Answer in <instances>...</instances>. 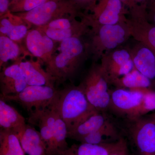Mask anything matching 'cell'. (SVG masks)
<instances>
[{
    "label": "cell",
    "instance_id": "603a6c76",
    "mask_svg": "<svg viewBox=\"0 0 155 155\" xmlns=\"http://www.w3.org/2000/svg\"><path fill=\"white\" fill-rule=\"evenodd\" d=\"M111 84L116 88L127 89L153 90L155 87L151 81L135 68L127 75L114 81Z\"/></svg>",
    "mask_w": 155,
    "mask_h": 155
},
{
    "label": "cell",
    "instance_id": "52a82bcc",
    "mask_svg": "<svg viewBox=\"0 0 155 155\" xmlns=\"http://www.w3.org/2000/svg\"><path fill=\"white\" fill-rule=\"evenodd\" d=\"M58 90L48 86H28L18 94L2 96L6 102L17 103L29 114L49 107L55 98Z\"/></svg>",
    "mask_w": 155,
    "mask_h": 155
},
{
    "label": "cell",
    "instance_id": "5b68a950",
    "mask_svg": "<svg viewBox=\"0 0 155 155\" xmlns=\"http://www.w3.org/2000/svg\"><path fill=\"white\" fill-rule=\"evenodd\" d=\"M29 27L46 25L54 19L69 16H81L69 0H51L28 12L14 14Z\"/></svg>",
    "mask_w": 155,
    "mask_h": 155
},
{
    "label": "cell",
    "instance_id": "f546056e",
    "mask_svg": "<svg viewBox=\"0 0 155 155\" xmlns=\"http://www.w3.org/2000/svg\"><path fill=\"white\" fill-rule=\"evenodd\" d=\"M99 0H69L71 3L81 13V11L84 10L86 12L92 11Z\"/></svg>",
    "mask_w": 155,
    "mask_h": 155
},
{
    "label": "cell",
    "instance_id": "d4e9b609",
    "mask_svg": "<svg viewBox=\"0 0 155 155\" xmlns=\"http://www.w3.org/2000/svg\"><path fill=\"white\" fill-rule=\"evenodd\" d=\"M18 137L10 130H0V155H25Z\"/></svg>",
    "mask_w": 155,
    "mask_h": 155
},
{
    "label": "cell",
    "instance_id": "cb8c5ba5",
    "mask_svg": "<svg viewBox=\"0 0 155 155\" xmlns=\"http://www.w3.org/2000/svg\"><path fill=\"white\" fill-rule=\"evenodd\" d=\"M67 125L56 111L52 143L51 150L47 155H58L69 147L67 141Z\"/></svg>",
    "mask_w": 155,
    "mask_h": 155
},
{
    "label": "cell",
    "instance_id": "8fae6325",
    "mask_svg": "<svg viewBox=\"0 0 155 155\" xmlns=\"http://www.w3.org/2000/svg\"><path fill=\"white\" fill-rule=\"evenodd\" d=\"M120 0H99L92 14H88L94 25H113L125 22L127 17L125 15L129 13Z\"/></svg>",
    "mask_w": 155,
    "mask_h": 155
},
{
    "label": "cell",
    "instance_id": "d6a6232c",
    "mask_svg": "<svg viewBox=\"0 0 155 155\" xmlns=\"http://www.w3.org/2000/svg\"><path fill=\"white\" fill-rule=\"evenodd\" d=\"M10 0H0V15L1 17L10 12Z\"/></svg>",
    "mask_w": 155,
    "mask_h": 155
},
{
    "label": "cell",
    "instance_id": "4316f807",
    "mask_svg": "<svg viewBox=\"0 0 155 155\" xmlns=\"http://www.w3.org/2000/svg\"><path fill=\"white\" fill-rule=\"evenodd\" d=\"M21 51V48L17 42L12 40L5 35H1L0 37L1 67L4 63L11 60L17 61V58H19Z\"/></svg>",
    "mask_w": 155,
    "mask_h": 155
},
{
    "label": "cell",
    "instance_id": "d590c367",
    "mask_svg": "<svg viewBox=\"0 0 155 155\" xmlns=\"http://www.w3.org/2000/svg\"><path fill=\"white\" fill-rule=\"evenodd\" d=\"M152 115L155 118V113H154V114H153Z\"/></svg>",
    "mask_w": 155,
    "mask_h": 155
},
{
    "label": "cell",
    "instance_id": "277c9868",
    "mask_svg": "<svg viewBox=\"0 0 155 155\" xmlns=\"http://www.w3.org/2000/svg\"><path fill=\"white\" fill-rule=\"evenodd\" d=\"M109 84L101 64L94 63L78 86L97 110L106 112L110 102Z\"/></svg>",
    "mask_w": 155,
    "mask_h": 155
},
{
    "label": "cell",
    "instance_id": "30bf717a",
    "mask_svg": "<svg viewBox=\"0 0 155 155\" xmlns=\"http://www.w3.org/2000/svg\"><path fill=\"white\" fill-rule=\"evenodd\" d=\"M101 66L109 84L134 69L129 49H117L107 52L101 58Z\"/></svg>",
    "mask_w": 155,
    "mask_h": 155
},
{
    "label": "cell",
    "instance_id": "4fadbf2b",
    "mask_svg": "<svg viewBox=\"0 0 155 155\" xmlns=\"http://www.w3.org/2000/svg\"><path fill=\"white\" fill-rule=\"evenodd\" d=\"M56 117V111L52 104L49 107L34 110L29 114L28 118L29 123L38 127L46 146L47 155L51 147Z\"/></svg>",
    "mask_w": 155,
    "mask_h": 155
},
{
    "label": "cell",
    "instance_id": "e575fe53",
    "mask_svg": "<svg viewBox=\"0 0 155 155\" xmlns=\"http://www.w3.org/2000/svg\"><path fill=\"white\" fill-rule=\"evenodd\" d=\"M19 1V0H10V2H16V1Z\"/></svg>",
    "mask_w": 155,
    "mask_h": 155
},
{
    "label": "cell",
    "instance_id": "9c48e42d",
    "mask_svg": "<svg viewBox=\"0 0 155 155\" xmlns=\"http://www.w3.org/2000/svg\"><path fill=\"white\" fill-rule=\"evenodd\" d=\"M147 90L118 88L110 90L108 110L125 119H130L140 106Z\"/></svg>",
    "mask_w": 155,
    "mask_h": 155
},
{
    "label": "cell",
    "instance_id": "9a60e30c",
    "mask_svg": "<svg viewBox=\"0 0 155 155\" xmlns=\"http://www.w3.org/2000/svg\"><path fill=\"white\" fill-rule=\"evenodd\" d=\"M129 51L135 69L149 79L155 87L154 54L138 42Z\"/></svg>",
    "mask_w": 155,
    "mask_h": 155
},
{
    "label": "cell",
    "instance_id": "f1b7e54d",
    "mask_svg": "<svg viewBox=\"0 0 155 155\" xmlns=\"http://www.w3.org/2000/svg\"><path fill=\"white\" fill-rule=\"evenodd\" d=\"M51 0H19L10 3V11L13 14L31 11Z\"/></svg>",
    "mask_w": 155,
    "mask_h": 155
},
{
    "label": "cell",
    "instance_id": "2e32d148",
    "mask_svg": "<svg viewBox=\"0 0 155 155\" xmlns=\"http://www.w3.org/2000/svg\"><path fill=\"white\" fill-rule=\"evenodd\" d=\"M126 145V141L123 138L117 141L104 144L74 143L58 155H110Z\"/></svg>",
    "mask_w": 155,
    "mask_h": 155
},
{
    "label": "cell",
    "instance_id": "ac0fdd59",
    "mask_svg": "<svg viewBox=\"0 0 155 155\" xmlns=\"http://www.w3.org/2000/svg\"><path fill=\"white\" fill-rule=\"evenodd\" d=\"M28 86H48L55 87V81L40 64L30 61L18 63Z\"/></svg>",
    "mask_w": 155,
    "mask_h": 155
},
{
    "label": "cell",
    "instance_id": "7402d4cb",
    "mask_svg": "<svg viewBox=\"0 0 155 155\" xmlns=\"http://www.w3.org/2000/svg\"><path fill=\"white\" fill-rule=\"evenodd\" d=\"M120 132L112 121L99 130L79 140L80 143L101 144L110 143L121 139Z\"/></svg>",
    "mask_w": 155,
    "mask_h": 155
},
{
    "label": "cell",
    "instance_id": "7c38bea8",
    "mask_svg": "<svg viewBox=\"0 0 155 155\" xmlns=\"http://www.w3.org/2000/svg\"><path fill=\"white\" fill-rule=\"evenodd\" d=\"M25 40L28 51L47 64L54 52V41L38 27L28 31Z\"/></svg>",
    "mask_w": 155,
    "mask_h": 155
},
{
    "label": "cell",
    "instance_id": "3957f363",
    "mask_svg": "<svg viewBox=\"0 0 155 155\" xmlns=\"http://www.w3.org/2000/svg\"><path fill=\"white\" fill-rule=\"evenodd\" d=\"M90 34V52L94 63L104 54L116 49L130 37L126 21L115 25H92Z\"/></svg>",
    "mask_w": 155,
    "mask_h": 155
},
{
    "label": "cell",
    "instance_id": "4dcf8cb0",
    "mask_svg": "<svg viewBox=\"0 0 155 155\" xmlns=\"http://www.w3.org/2000/svg\"><path fill=\"white\" fill-rule=\"evenodd\" d=\"M148 20L155 25V0H148L147 6Z\"/></svg>",
    "mask_w": 155,
    "mask_h": 155
},
{
    "label": "cell",
    "instance_id": "7a4b0ae2",
    "mask_svg": "<svg viewBox=\"0 0 155 155\" xmlns=\"http://www.w3.org/2000/svg\"><path fill=\"white\" fill-rule=\"evenodd\" d=\"M53 105L67 125L68 132L100 112L90 104L78 85L58 90Z\"/></svg>",
    "mask_w": 155,
    "mask_h": 155
},
{
    "label": "cell",
    "instance_id": "8992f818",
    "mask_svg": "<svg viewBox=\"0 0 155 155\" xmlns=\"http://www.w3.org/2000/svg\"><path fill=\"white\" fill-rule=\"evenodd\" d=\"M125 130L139 155L155 152V118L152 114L125 119Z\"/></svg>",
    "mask_w": 155,
    "mask_h": 155
},
{
    "label": "cell",
    "instance_id": "484cf974",
    "mask_svg": "<svg viewBox=\"0 0 155 155\" xmlns=\"http://www.w3.org/2000/svg\"><path fill=\"white\" fill-rule=\"evenodd\" d=\"M91 24H86L80 26L68 29H58L48 28V27H39L45 34L54 41L61 42L73 37H82L86 34L90 33L91 29Z\"/></svg>",
    "mask_w": 155,
    "mask_h": 155
},
{
    "label": "cell",
    "instance_id": "e0dca14e",
    "mask_svg": "<svg viewBox=\"0 0 155 155\" xmlns=\"http://www.w3.org/2000/svg\"><path fill=\"white\" fill-rule=\"evenodd\" d=\"M25 154L28 155H47V149L39 131L29 125H26L16 134Z\"/></svg>",
    "mask_w": 155,
    "mask_h": 155
},
{
    "label": "cell",
    "instance_id": "44dd1931",
    "mask_svg": "<svg viewBox=\"0 0 155 155\" xmlns=\"http://www.w3.org/2000/svg\"><path fill=\"white\" fill-rule=\"evenodd\" d=\"M111 121L106 112H97L78 126L74 130L68 132L67 137L78 141L81 139L99 130Z\"/></svg>",
    "mask_w": 155,
    "mask_h": 155
},
{
    "label": "cell",
    "instance_id": "83f0119b",
    "mask_svg": "<svg viewBox=\"0 0 155 155\" xmlns=\"http://www.w3.org/2000/svg\"><path fill=\"white\" fill-rule=\"evenodd\" d=\"M155 110V91L147 90L140 106L130 119L145 116L150 112Z\"/></svg>",
    "mask_w": 155,
    "mask_h": 155
},
{
    "label": "cell",
    "instance_id": "836d02e7",
    "mask_svg": "<svg viewBox=\"0 0 155 155\" xmlns=\"http://www.w3.org/2000/svg\"><path fill=\"white\" fill-rule=\"evenodd\" d=\"M110 155H130L127 150V145L116 150Z\"/></svg>",
    "mask_w": 155,
    "mask_h": 155
},
{
    "label": "cell",
    "instance_id": "1f68e13d",
    "mask_svg": "<svg viewBox=\"0 0 155 155\" xmlns=\"http://www.w3.org/2000/svg\"><path fill=\"white\" fill-rule=\"evenodd\" d=\"M126 8L130 10L139 5H147L148 0H120Z\"/></svg>",
    "mask_w": 155,
    "mask_h": 155
},
{
    "label": "cell",
    "instance_id": "6da1fadb",
    "mask_svg": "<svg viewBox=\"0 0 155 155\" xmlns=\"http://www.w3.org/2000/svg\"><path fill=\"white\" fill-rule=\"evenodd\" d=\"M82 37H73L61 42L58 54L53 55L46 64V71L56 83L71 79L90 54L89 44Z\"/></svg>",
    "mask_w": 155,
    "mask_h": 155
},
{
    "label": "cell",
    "instance_id": "d6986e66",
    "mask_svg": "<svg viewBox=\"0 0 155 155\" xmlns=\"http://www.w3.org/2000/svg\"><path fill=\"white\" fill-rule=\"evenodd\" d=\"M29 26L16 14L9 12L1 17L0 31L12 40L17 42L25 38Z\"/></svg>",
    "mask_w": 155,
    "mask_h": 155
},
{
    "label": "cell",
    "instance_id": "ba28073f",
    "mask_svg": "<svg viewBox=\"0 0 155 155\" xmlns=\"http://www.w3.org/2000/svg\"><path fill=\"white\" fill-rule=\"evenodd\" d=\"M147 5H139L128 10L126 22L132 37L137 42L150 49L155 55V25L148 20Z\"/></svg>",
    "mask_w": 155,
    "mask_h": 155
},
{
    "label": "cell",
    "instance_id": "ffe728a7",
    "mask_svg": "<svg viewBox=\"0 0 155 155\" xmlns=\"http://www.w3.org/2000/svg\"><path fill=\"white\" fill-rule=\"evenodd\" d=\"M25 119L22 115L6 101L0 98V127L17 134L26 126Z\"/></svg>",
    "mask_w": 155,
    "mask_h": 155
},
{
    "label": "cell",
    "instance_id": "5bb4252c",
    "mask_svg": "<svg viewBox=\"0 0 155 155\" xmlns=\"http://www.w3.org/2000/svg\"><path fill=\"white\" fill-rule=\"evenodd\" d=\"M0 82L2 96L18 94L28 86L18 63L3 69Z\"/></svg>",
    "mask_w": 155,
    "mask_h": 155
}]
</instances>
